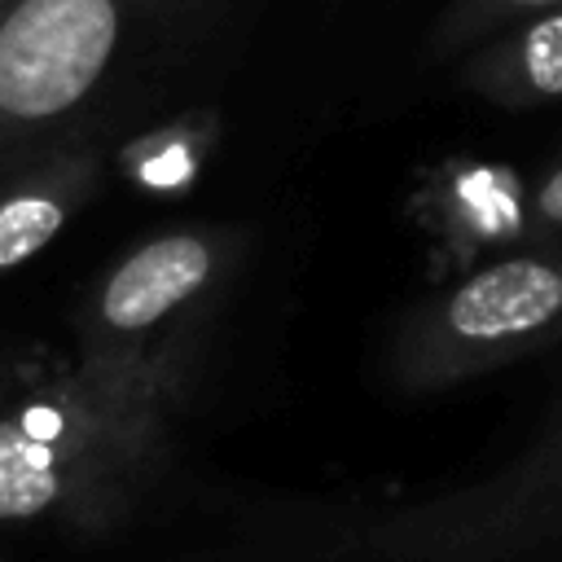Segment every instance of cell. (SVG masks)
<instances>
[{"label": "cell", "instance_id": "cell-3", "mask_svg": "<svg viewBox=\"0 0 562 562\" xmlns=\"http://www.w3.org/2000/svg\"><path fill=\"white\" fill-rule=\"evenodd\" d=\"M241 255L246 233L228 224H189L145 237L83 294L75 356L180 413Z\"/></svg>", "mask_w": 562, "mask_h": 562}, {"label": "cell", "instance_id": "cell-10", "mask_svg": "<svg viewBox=\"0 0 562 562\" xmlns=\"http://www.w3.org/2000/svg\"><path fill=\"white\" fill-rule=\"evenodd\" d=\"M13 364H18V351L0 347V395H4V386H9V378H13Z\"/></svg>", "mask_w": 562, "mask_h": 562}, {"label": "cell", "instance_id": "cell-4", "mask_svg": "<svg viewBox=\"0 0 562 562\" xmlns=\"http://www.w3.org/2000/svg\"><path fill=\"white\" fill-rule=\"evenodd\" d=\"M558 342L562 237H540L408 307L382 351V378L404 395H435Z\"/></svg>", "mask_w": 562, "mask_h": 562}, {"label": "cell", "instance_id": "cell-6", "mask_svg": "<svg viewBox=\"0 0 562 562\" xmlns=\"http://www.w3.org/2000/svg\"><path fill=\"white\" fill-rule=\"evenodd\" d=\"M92 140L31 145L0 154V281L35 259L101 189Z\"/></svg>", "mask_w": 562, "mask_h": 562}, {"label": "cell", "instance_id": "cell-9", "mask_svg": "<svg viewBox=\"0 0 562 562\" xmlns=\"http://www.w3.org/2000/svg\"><path fill=\"white\" fill-rule=\"evenodd\" d=\"M522 241H540V237H562V162H553L527 193L522 202V220H518Z\"/></svg>", "mask_w": 562, "mask_h": 562}, {"label": "cell", "instance_id": "cell-2", "mask_svg": "<svg viewBox=\"0 0 562 562\" xmlns=\"http://www.w3.org/2000/svg\"><path fill=\"white\" fill-rule=\"evenodd\" d=\"M233 0H0V154L88 140L127 83L206 44Z\"/></svg>", "mask_w": 562, "mask_h": 562}, {"label": "cell", "instance_id": "cell-8", "mask_svg": "<svg viewBox=\"0 0 562 562\" xmlns=\"http://www.w3.org/2000/svg\"><path fill=\"white\" fill-rule=\"evenodd\" d=\"M553 4H562V0H448L430 26V48L439 57H452V53L461 57L465 48H474V44L492 40L496 31L522 22L540 9H553Z\"/></svg>", "mask_w": 562, "mask_h": 562}, {"label": "cell", "instance_id": "cell-1", "mask_svg": "<svg viewBox=\"0 0 562 562\" xmlns=\"http://www.w3.org/2000/svg\"><path fill=\"white\" fill-rule=\"evenodd\" d=\"M176 408L75 351L18 356L0 395V527H119L171 461Z\"/></svg>", "mask_w": 562, "mask_h": 562}, {"label": "cell", "instance_id": "cell-7", "mask_svg": "<svg viewBox=\"0 0 562 562\" xmlns=\"http://www.w3.org/2000/svg\"><path fill=\"white\" fill-rule=\"evenodd\" d=\"M461 88L501 110L562 101V4L540 9L461 53Z\"/></svg>", "mask_w": 562, "mask_h": 562}, {"label": "cell", "instance_id": "cell-5", "mask_svg": "<svg viewBox=\"0 0 562 562\" xmlns=\"http://www.w3.org/2000/svg\"><path fill=\"white\" fill-rule=\"evenodd\" d=\"M562 544V404L501 470L373 514L356 549L369 562H514Z\"/></svg>", "mask_w": 562, "mask_h": 562}]
</instances>
